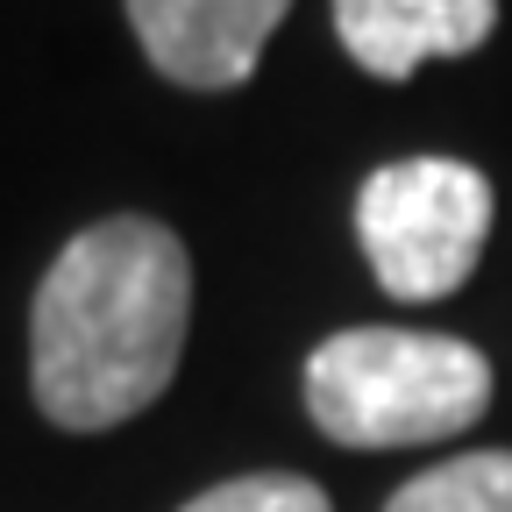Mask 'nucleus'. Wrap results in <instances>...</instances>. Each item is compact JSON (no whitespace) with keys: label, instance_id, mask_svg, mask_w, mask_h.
I'll use <instances>...</instances> for the list:
<instances>
[{"label":"nucleus","instance_id":"2","mask_svg":"<svg viewBox=\"0 0 512 512\" xmlns=\"http://www.w3.org/2000/svg\"><path fill=\"white\" fill-rule=\"evenodd\" d=\"M491 406V363L463 335L342 328L306 356V413L342 448H413L477 427Z\"/></svg>","mask_w":512,"mask_h":512},{"label":"nucleus","instance_id":"6","mask_svg":"<svg viewBox=\"0 0 512 512\" xmlns=\"http://www.w3.org/2000/svg\"><path fill=\"white\" fill-rule=\"evenodd\" d=\"M384 512H512V448H470L406 477Z\"/></svg>","mask_w":512,"mask_h":512},{"label":"nucleus","instance_id":"7","mask_svg":"<svg viewBox=\"0 0 512 512\" xmlns=\"http://www.w3.org/2000/svg\"><path fill=\"white\" fill-rule=\"evenodd\" d=\"M178 512H335L328 491L313 477H292V470H256V477H228L200 498H185Z\"/></svg>","mask_w":512,"mask_h":512},{"label":"nucleus","instance_id":"3","mask_svg":"<svg viewBox=\"0 0 512 512\" xmlns=\"http://www.w3.org/2000/svg\"><path fill=\"white\" fill-rule=\"evenodd\" d=\"M491 178L463 157H399L377 164L356 192V242L370 256L377 285L434 306L448 299L491 242Z\"/></svg>","mask_w":512,"mask_h":512},{"label":"nucleus","instance_id":"1","mask_svg":"<svg viewBox=\"0 0 512 512\" xmlns=\"http://www.w3.org/2000/svg\"><path fill=\"white\" fill-rule=\"evenodd\" d=\"M192 256L150 214H107L57 249L29 306V392L50 427L107 434L150 413L185 356Z\"/></svg>","mask_w":512,"mask_h":512},{"label":"nucleus","instance_id":"5","mask_svg":"<svg viewBox=\"0 0 512 512\" xmlns=\"http://www.w3.org/2000/svg\"><path fill=\"white\" fill-rule=\"evenodd\" d=\"M498 29V0H335V36L370 79H413L434 57H470Z\"/></svg>","mask_w":512,"mask_h":512},{"label":"nucleus","instance_id":"4","mask_svg":"<svg viewBox=\"0 0 512 512\" xmlns=\"http://www.w3.org/2000/svg\"><path fill=\"white\" fill-rule=\"evenodd\" d=\"M292 0H128V29L171 86L228 93L256 72Z\"/></svg>","mask_w":512,"mask_h":512}]
</instances>
